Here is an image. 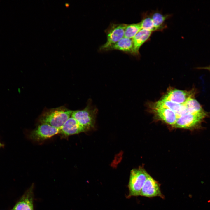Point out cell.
Listing matches in <instances>:
<instances>
[{
	"instance_id": "1",
	"label": "cell",
	"mask_w": 210,
	"mask_h": 210,
	"mask_svg": "<svg viewBox=\"0 0 210 210\" xmlns=\"http://www.w3.org/2000/svg\"><path fill=\"white\" fill-rule=\"evenodd\" d=\"M72 111L63 107L48 110L41 116L39 121L60 129L71 116Z\"/></svg>"
},
{
	"instance_id": "2",
	"label": "cell",
	"mask_w": 210,
	"mask_h": 210,
	"mask_svg": "<svg viewBox=\"0 0 210 210\" xmlns=\"http://www.w3.org/2000/svg\"><path fill=\"white\" fill-rule=\"evenodd\" d=\"M149 175L142 168L134 169L131 170L128 186V198L140 195L141 189Z\"/></svg>"
},
{
	"instance_id": "3",
	"label": "cell",
	"mask_w": 210,
	"mask_h": 210,
	"mask_svg": "<svg viewBox=\"0 0 210 210\" xmlns=\"http://www.w3.org/2000/svg\"><path fill=\"white\" fill-rule=\"evenodd\" d=\"M97 110L88 104L83 109L73 111L71 116L83 127L85 131L94 126Z\"/></svg>"
},
{
	"instance_id": "4",
	"label": "cell",
	"mask_w": 210,
	"mask_h": 210,
	"mask_svg": "<svg viewBox=\"0 0 210 210\" xmlns=\"http://www.w3.org/2000/svg\"><path fill=\"white\" fill-rule=\"evenodd\" d=\"M127 25L125 24H110L105 31L107 36V41L100 47V50L104 51L109 46L123 38Z\"/></svg>"
},
{
	"instance_id": "5",
	"label": "cell",
	"mask_w": 210,
	"mask_h": 210,
	"mask_svg": "<svg viewBox=\"0 0 210 210\" xmlns=\"http://www.w3.org/2000/svg\"><path fill=\"white\" fill-rule=\"evenodd\" d=\"M60 129L47 124L41 123L30 132L29 137L33 140L41 141L60 133Z\"/></svg>"
},
{
	"instance_id": "6",
	"label": "cell",
	"mask_w": 210,
	"mask_h": 210,
	"mask_svg": "<svg viewBox=\"0 0 210 210\" xmlns=\"http://www.w3.org/2000/svg\"><path fill=\"white\" fill-rule=\"evenodd\" d=\"M206 114L204 111L192 114L188 113L178 118L174 126L179 128L190 129L199 127Z\"/></svg>"
},
{
	"instance_id": "7",
	"label": "cell",
	"mask_w": 210,
	"mask_h": 210,
	"mask_svg": "<svg viewBox=\"0 0 210 210\" xmlns=\"http://www.w3.org/2000/svg\"><path fill=\"white\" fill-rule=\"evenodd\" d=\"M140 195L149 198L159 197L164 198L160 190V184L149 175L141 189Z\"/></svg>"
},
{
	"instance_id": "8",
	"label": "cell",
	"mask_w": 210,
	"mask_h": 210,
	"mask_svg": "<svg viewBox=\"0 0 210 210\" xmlns=\"http://www.w3.org/2000/svg\"><path fill=\"white\" fill-rule=\"evenodd\" d=\"M193 96L194 93L192 91L171 89L168 91L162 98L173 102L182 104L193 97Z\"/></svg>"
},
{
	"instance_id": "9",
	"label": "cell",
	"mask_w": 210,
	"mask_h": 210,
	"mask_svg": "<svg viewBox=\"0 0 210 210\" xmlns=\"http://www.w3.org/2000/svg\"><path fill=\"white\" fill-rule=\"evenodd\" d=\"M34 185L32 184L16 203L11 210H34Z\"/></svg>"
},
{
	"instance_id": "10",
	"label": "cell",
	"mask_w": 210,
	"mask_h": 210,
	"mask_svg": "<svg viewBox=\"0 0 210 210\" xmlns=\"http://www.w3.org/2000/svg\"><path fill=\"white\" fill-rule=\"evenodd\" d=\"M60 133L65 136L77 134L85 132L83 127L71 116L60 129Z\"/></svg>"
},
{
	"instance_id": "11",
	"label": "cell",
	"mask_w": 210,
	"mask_h": 210,
	"mask_svg": "<svg viewBox=\"0 0 210 210\" xmlns=\"http://www.w3.org/2000/svg\"><path fill=\"white\" fill-rule=\"evenodd\" d=\"M160 119L169 124L174 125L177 120L175 113L172 110L162 108H150Z\"/></svg>"
},
{
	"instance_id": "12",
	"label": "cell",
	"mask_w": 210,
	"mask_h": 210,
	"mask_svg": "<svg viewBox=\"0 0 210 210\" xmlns=\"http://www.w3.org/2000/svg\"><path fill=\"white\" fill-rule=\"evenodd\" d=\"M117 50L134 55L132 39L124 37L116 43L109 46L104 51Z\"/></svg>"
},
{
	"instance_id": "13",
	"label": "cell",
	"mask_w": 210,
	"mask_h": 210,
	"mask_svg": "<svg viewBox=\"0 0 210 210\" xmlns=\"http://www.w3.org/2000/svg\"><path fill=\"white\" fill-rule=\"evenodd\" d=\"M152 32L151 31L141 29L132 39L134 55H138L139 54L140 48L149 39Z\"/></svg>"
},
{
	"instance_id": "14",
	"label": "cell",
	"mask_w": 210,
	"mask_h": 210,
	"mask_svg": "<svg viewBox=\"0 0 210 210\" xmlns=\"http://www.w3.org/2000/svg\"><path fill=\"white\" fill-rule=\"evenodd\" d=\"M156 31L161 30L163 28L164 24L168 18V15H164L161 13L156 12L150 15Z\"/></svg>"
},
{
	"instance_id": "15",
	"label": "cell",
	"mask_w": 210,
	"mask_h": 210,
	"mask_svg": "<svg viewBox=\"0 0 210 210\" xmlns=\"http://www.w3.org/2000/svg\"><path fill=\"white\" fill-rule=\"evenodd\" d=\"M141 29V28L140 22L127 24L125 31L124 37L133 39Z\"/></svg>"
},
{
	"instance_id": "16",
	"label": "cell",
	"mask_w": 210,
	"mask_h": 210,
	"mask_svg": "<svg viewBox=\"0 0 210 210\" xmlns=\"http://www.w3.org/2000/svg\"><path fill=\"white\" fill-rule=\"evenodd\" d=\"M186 104L190 113L196 114L204 111L199 103L193 97L188 99Z\"/></svg>"
},
{
	"instance_id": "17",
	"label": "cell",
	"mask_w": 210,
	"mask_h": 210,
	"mask_svg": "<svg viewBox=\"0 0 210 210\" xmlns=\"http://www.w3.org/2000/svg\"><path fill=\"white\" fill-rule=\"evenodd\" d=\"M140 23L141 29L152 32L156 31L150 16L145 15Z\"/></svg>"
},
{
	"instance_id": "18",
	"label": "cell",
	"mask_w": 210,
	"mask_h": 210,
	"mask_svg": "<svg viewBox=\"0 0 210 210\" xmlns=\"http://www.w3.org/2000/svg\"><path fill=\"white\" fill-rule=\"evenodd\" d=\"M4 146V145L1 143L0 142V148L1 147H3Z\"/></svg>"
},
{
	"instance_id": "19",
	"label": "cell",
	"mask_w": 210,
	"mask_h": 210,
	"mask_svg": "<svg viewBox=\"0 0 210 210\" xmlns=\"http://www.w3.org/2000/svg\"><path fill=\"white\" fill-rule=\"evenodd\" d=\"M207 69H209V70H210V66L209 67H208V68H207Z\"/></svg>"
},
{
	"instance_id": "20",
	"label": "cell",
	"mask_w": 210,
	"mask_h": 210,
	"mask_svg": "<svg viewBox=\"0 0 210 210\" xmlns=\"http://www.w3.org/2000/svg\"></svg>"
}]
</instances>
